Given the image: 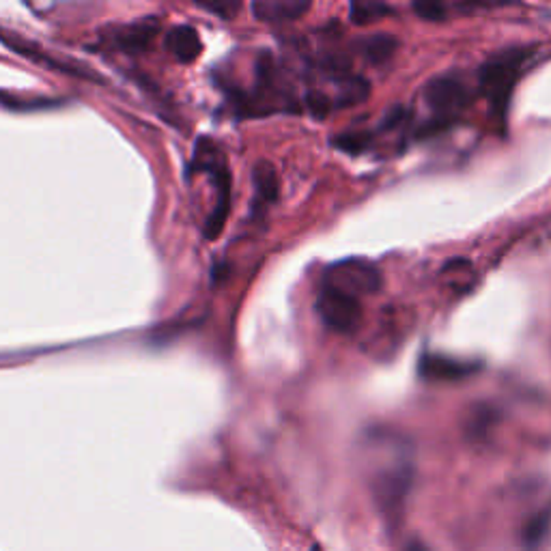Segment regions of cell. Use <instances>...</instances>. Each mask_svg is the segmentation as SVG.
<instances>
[{
  "label": "cell",
  "instance_id": "obj_1",
  "mask_svg": "<svg viewBox=\"0 0 551 551\" xmlns=\"http://www.w3.org/2000/svg\"><path fill=\"white\" fill-rule=\"evenodd\" d=\"M534 57V48L530 46H515L495 52L483 63L478 71V86L484 99L489 102L492 113L502 121L509 110V102L515 89L517 80L523 74Z\"/></svg>",
  "mask_w": 551,
  "mask_h": 551
},
{
  "label": "cell",
  "instance_id": "obj_2",
  "mask_svg": "<svg viewBox=\"0 0 551 551\" xmlns=\"http://www.w3.org/2000/svg\"><path fill=\"white\" fill-rule=\"evenodd\" d=\"M194 167L212 173L213 184H216L218 201H216V207H213L212 216L207 218V224H205V235L209 237V239H216V237L222 233L224 222H227V216H229V207H230V175H229L227 162H224L220 149L213 145L212 140L203 138L196 147Z\"/></svg>",
  "mask_w": 551,
  "mask_h": 551
},
{
  "label": "cell",
  "instance_id": "obj_3",
  "mask_svg": "<svg viewBox=\"0 0 551 551\" xmlns=\"http://www.w3.org/2000/svg\"><path fill=\"white\" fill-rule=\"evenodd\" d=\"M413 483V465L407 456H399L388 467H382L373 478V495L385 519H399Z\"/></svg>",
  "mask_w": 551,
  "mask_h": 551
},
{
  "label": "cell",
  "instance_id": "obj_4",
  "mask_svg": "<svg viewBox=\"0 0 551 551\" xmlns=\"http://www.w3.org/2000/svg\"><path fill=\"white\" fill-rule=\"evenodd\" d=\"M323 285L360 300V295L377 294L382 289V272L366 258H343L328 269Z\"/></svg>",
  "mask_w": 551,
  "mask_h": 551
},
{
  "label": "cell",
  "instance_id": "obj_5",
  "mask_svg": "<svg viewBox=\"0 0 551 551\" xmlns=\"http://www.w3.org/2000/svg\"><path fill=\"white\" fill-rule=\"evenodd\" d=\"M422 99L438 114V119L453 121L455 114H459L470 104L472 91L461 76L444 74L435 76L424 85Z\"/></svg>",
  "mask_w": 551,
  "mask_h": 551
},
{
  "label": "cell",
  "instance_id": "obj_6",
  "mask_svg": "<svg viewBox=\"0 0 551 551\" xmlns=\"http://www.w3.org/2000/svg\"><path fill=\"white\" fill-rule=\"evenodd\" d=\"M317 312L328 328L343 334L354 332L362 319L360 300L328 285H323L317 295Z\"/></svg>",
  "mask_w": 551,
  "mask_h": 551
},
{
  "label": "cell",
  "instance_id": "obj_7",
  "mask_svg": "<svg viewBox=\"0 0 551 551\" xmlns=\"http://www.w3.org/2000/svg\"><path fill=\"white\" fill-rule=\"evenodd\" d=\"M0 41H3L7 48L14 50V52H18L20 57L29 59V60H32V63H37V65H46V68H50V69L63 71V74L76 76V78L102 82V78L93 74L89 68H85V65L74 63V60H60V59L50 57L46 50H41L40 46H37V43L24 40V37H22V35H15V32H9V31L0 29Z\"/></svg>",
  "mask_w": 551,
  "mask_h": 551
},
{
  "label": "cell",
  "instance_id": "obj_8",
  "mask_svg": "<svg viewBox=\"0 0 551 551\" xmlns=\"http://www.w3.org/2000/svg\"><path fill=\"white\" fill-rule=\"evenodd\" d=\"M481 371V365L472 360H459L448 356H422L420 375L427 382H459Z\"/></svg>",
  "mask_w": 551,
  "mask_h": 551
},
{
  "label": "cell",
  "instance_id": "obj_9",
  "mask_svg": "<svg viewBox=\"0 0 551 551\" xmlns=\"http://www.w3.org/2000/svg\"><path fill=\"white\" fill-rule=\"evenodd\" d=\"M311 11V3L302 0H258L252 5V14L263 22H294Z\"/></svg>",
  "mask_w": 551,
  "mask_h": 551
},
{
  "label": "cell",
  "instance_id": "obj_10",
  "mask_svg": "<svg viewBox=\"0 0 551 551\" xmlns=\"http://www.w3.org/2000/svg\"><path fill=\"white\" fill-rule=\"evenodd\" d=\"M156 31H158V22L145 18L140 22H134V24L121 26V29H117V32L110 37H113L114 46L130 50V52H138V50H142L149 41H151Z\"/></svg>",
  "mask_w": 551,
  "mask_h": 551
},
{
  "label": "cell",
  "instance_id": "obj_11",
  "mask_svg": "<svg viewBox=\"0 0 551 551\" xmlns=\"http://www.w3.org/2000/svg\"><path fill=\"white\" fill-rule=\"evenodd\" d=\"M168 48L175 54V59L181 63H192L201 54L203 43L198 40V32L192 26H175L168 35Z\"/></svg>",
  "mask_w": 551,
  "mask_h": 551
},
{
  "label": "cell",
  "instance_id": "obj_12",
  "mask_svg": "<svg viewBox=\"0 0 551 551\" xmlns=\"http://www.w3.org/2000/svg\"><path fill=\"white\" fill-rule=\"evenodd\" d=\"M339 89H336V95L332 99V108H349L357 106V104L366 102L368 95H371V86L365 78H357V76H349V78L339 80Z\"/></svg>",
  "mask_w": 551,
  "mask_h": 551
},
{
  "label": "cell",
  "instance_id": "obj_13",
  "mask_svg": "<svg viewBox=\"0 0 551 551\" xmlns=\"http://www.w3.org/2000/svg\"><path fill=\"white\" fill-rule=\"evenodd\" d=\"M252 179H255L257 196L261 198L263 203L276 201V196H278V175H276L272 164H267V162L257 164Z\"/></svg>",
  "mask_w": 551,
  "mask_h": 551
},
{
  "label": "cell",
  "instance_id": "obj_14",
  "mask_svg": "<svg viewBox=\"0 0 551 551\" xmlns=\"http://www.w3.org/2000/svg\"><path fill=\"white\" fill-rule=\"evenodd\" d=\"M393 9L384 3H354L349 7V18L357 26H368L375 22L388 18Z\"/></svg>",
  "mask_w": 551,
  "mask_h": 551
},
{
  "label": "cell",
  "instance_id": "obj_15",
  "mask_svg": "<svg viewBox=\"0 0 551 551\" xmlns=\"http://www.w3.org/2000/svg\"><path fill=\"white\" fill-rule=\"evenodd\" d=\"M396 46H399V41H396L393 35H384L382 32V35H375L366 41L365 54L371 63L382 65L388 59H393V54L396 52Z\"/></svg>",
  "mask_w": 551,
  "mask_h": 551
},
{
  "label": "cell",
  "instance_id": "obj_16",
  "mask_svg": "<svg viewBox=\"0 0 551 551\" xmlns=\"http://www.w3.org/2000/svg\"><path fill=\"white\" fill-rule=\"evenodd\" d=\"M371 140H373L371 131H345V134L334 136L332 145L339 147L340 151L357 156V153H362L368 145H371Z\"/></svg>",
  "mask_w": 551,
  "mask_h": 551
},
{
  "label": "cell",
  "instance_id": "obj_17",
  "mask_svg": "<svg viewBox=\"0 0 551 551\" xmlns=\"http://www.w3.org/2000/svg\"><path fill=\"white\" fill-rule=\"evenodd\" d=\"M0 99H3V104L11 110H40V108H50V106H59L54 99L50 97H35V99H29V102H24V99H9L5 95H0Z\"/></svg>",
  "mask_w": 551,
  "mask_h": 551
},
{
  "label": "cell",
  "instance_id": "obj_18",
  "mask_svg": "<svg viewBox=\"0 0 551 551\" xmlns=\"http://www.w3.org/2000/svg\"><path fill=\"white\" fill-rule=\"evenodd\" d=\"M549 523H551V509L543 510L541 515L537 517V519H532L530 526H528V543L534 545L537 541H541L543 534L549 530Z\"/></svg>",
  "mask_w": 551,
  "mask_h": 551
},
{
  "label": "cell",
  "instance_id": "obj_19",
  "mask_svg": "<svg viewBox=\"0 0 551 551\" xmlns=\"http://www.w3.org/2000/svg\"><path fill=\"white\" fill-rule=\"evenodd\" d=\"M413 11H416L422 20L429 22H439L446 18V7L439 3H413Z\"/></svg>",
  "mask_w": 551,
  "mask_h": 551
},
{
  "label": "cell",
  "instance_id": "obj_20",
  "mask_svg": "<svg viewBox=\"0 0 551 551\" xmlns=\"http://www.w3.org/2000/svg\"><path fill=\"white\" fill-rule=\"evenodd\" d=\"M306 104H308V108H311V113L315 114V117H325V114L332 110V99H330L328 95H323V93H317V91L308 93Z\"/></svg>",
  "mask_w": 551,
  "mask_h": 551
},
{
  "label": "cell",
  "instance_id": "obj_21",
  "mask_svg": "<svg viewBox=\"0 0 551 551\" xmlns=\"http://www.w3.org/2000/svg\"><path fill=\"white\" fill-rule=\"evenodd\" d=\"M201 9L212 11V14L220 15L222 20H230L235 18V14L239 11V3H205L201 5Z\"/></svg>",
  "mask_w": 551,
  "mask_h": 551
},
{
  "label": "cell",
  "instance_id": "obj_22",
  "mask_svg": "<svg viewBox=\"0 0 551 551\" xmlns=\"http://www.w3.org/2000/svg\"><path fill=\"white\" fill-rule=\"evenodd\" d=\"M407 117H410V113H407V110H405L403 106H394L393 110H390L388 114H385L384 128H385V130H394L396 125L403 123V121H405Z\"/></svg>",
  "mask_w": 551,
  "mask_h": 551
},
{
  "label": "cell",
  "instance_id": "obj_23",
  "mask_svg": "<svg viewBox=\"0 0 551 551\" xmlns=\"http://www.w3.org/2000/svg\"><path fill=\"white\" fill-rule=\"evenodd\" d=\"M405 551H427V547H424V545H420V543H411Z\"/></svg>",
  "mask_w": 551,
  "mask_h": 551
},
{
  "label": "cell",
  "instance_id": "obj_24",
  "mask_svg": "<svg viewBox=\"0 0 551 551\" xmlns=\"http://www.w3.org/2000/svg\"><path fill=\"white\" fill-rule=\"evenodd\" d=\"M312 551H319V549H317V547H315V549H312Z\"/></svg>",
  "mask_w": 551,
  "mask_h": 551
}]
</instances>
